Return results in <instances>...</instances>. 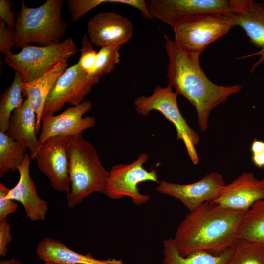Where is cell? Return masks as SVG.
I'll list each match as a JSON object with an SVG mask.
<instances>
[{
	"label": "cell",
	"mask_w": 264,
	"mask_h": 264,
	"mask_svg": "<svg viewBox=\"0 0 264 264\" xmlns=\"http://www.w3.org/2000/svg\"><path fill=\"white\" fill-rule=\"evenodd\" d=\"M246 211L206 202L190 212L179 224L173 242L182 256L198 251L219 255L234 247Z\"/></svg>",
	"instance_id": "1"
},
{
	"label": "cell",
	"mask_w": 264,
	"mask_h": 264,
	"mask_svg": "<svg viewBox=\"0 0 264 264\" xmlns=\"http://www.w3.org/2000/svg\"><path fill=\"white\" fill-rule=\"evenodd\" d=\"M164 37L168 57V83L178 95L184 97L195 107L200 130L205 131L211 111L230 96L238 93L242 86H221L213 83L201 68L200 54L187 52L167 35Z\"/></svg>",
	"instance_id": "2"
},
{
	"label": "cell",
	"mask_w": 264,
	"mask_h": 264,
	"mask_svg": "<svg viewBox=\"0 0 264 264\" xmlns=\"http://www.w3.org/2000/svg\"><path fill=\"white\" fill-rule=\"evenodd\" d=\"M63 2V0H48L38 7L31 8L22 0L13 30L14 48L31 43L47 46L61 42L68 27L61 16Z\"/></svg>",
	"instance_id": "3"
},
{
	"label": "cell",
	"mask_w": 264,
	"mask_h": 264,
	"mask_svg": "<svg viewBox=\"0 0 264 264\" xmlns=\"http://www.w3.org/2000/svg\"><path fill=\"white\" fill-rule=\"evenodd\" d=\"M69 139L70 190L67 194V202L73 208L92 193L104 194L110 172L102 164L93 144L82 134Z\"/></svg>",
	"instance_id": "4"
},
{
	"label": "cell",
	"mask_w": 264,
	"mask_h": 264,
	"mask_svg": "<svg viewBox=\"0 0 264 264\" xmlns=\"http://www.w3.org/2000/svg\"><path fill=\"white\" fill-rule=\"evenodd\" d=\"M234 16L208 13L186 18L172 27L174 41L185 51L201 55L210 44L236 26Z\"/></svg>",
	"instance_id": "5"
},
{
	"label": "cell",
	"mask_w": 264,
	"mask_h": 264,
	"mask_svg": "<svg viewBox=\"0 0 264 264\" xmlns=\"http://www.w3.org/2000/svg\"><path fill=\"white\" fill-rule=\"evenodd\" d=\"M21 48L18 53L6 54L4 62L21 74L24 83L41 76L78 51L72 37L47 46L26 44Z\"/></svg>",
	"instance_id": "6"
},
{
	"label": "cell",
	"mask_w": 264,
	"mask_h": 264,
	"mask_svg": "<svg viewBox=\"0 0 264 264\" xmlns=\"http://www.w3.org/2000/svg\"><path fill=\"white\" fill-rule=\"evenodd\" d=\"M252 0H147L151 18L172 28L179 22L193 16L208 13L237 14L245 12Z\"/></svg>",
	"instance_id": "7"
},
{
	"label": "cell",
	"mask_w": 264,
	"mask_h": 264,
	"mask_svg": "<svg viewBox=\"0 0 264 264\" xmlns=\"http://www.w3.org/2000/svg\"><path fill=\"white\" fill-rule=\"evenodd\" d=\"M177 95L173 91L170 84L165 88L157 85L152 94L149 96L142 95L134 100L135 110L143 116H148L153 110L160 112L174 125L177 139L183 141L191 161L197 165L199 163V158L195 146L199 142L200 138L181 114L178 106Z\"/></svg>",
	"instance_id": "8"
},
{
	"label": "cell",
	"mask_w": 264,
	"mask_h": 264,
	"mask_svg": "<svg viewBox=\"0 0 264 264\" xmlns=\"http://www.w3.org/2000/svg\"><path fill=\"white\" fill-rule=\"evenodd\" d=\"M148 159V155L142 153L131 163L114 165L110 171L104 194L113 200L129 197L136 205L147 202L150 197L140 193L138 184L145 181L160 182L155 169L148 171L144 168V164Z\"/></svg>",
	"instance_id": "9"
},
{
	"label": "cell",
	"mask_w": 264,
	"mask_h": 264,
	"mask_svg": "<svg viewBox=\"0 0 264 264\" xmlns=\"http://www.w3.org/2000/svg\"><path fill=\"white\" fill-rule=\"evenodd\" d=\"M99 79L86 72L77 62L58 78L46 99L43 115H54L66 103L72 106L81 104Z\"/></svg>",
	"instance_id": "10"
},
{
	"label": "cell",
	"mask_w": 264,
	"mask_h": 264,
	"mask_svg": "<svg viewBox=\"0 0 264 264\" xmlns=\"http://www.w3.org/2000/svg\"><path fill=\"white\" fill-rule=\"evenodd\" d=\"M69 148V137H52L40 145L34 158L38 168L48 177L52 186L66 194L70 190Z\"/></svg>",
	"instance_id": "11"
},
{
	"label": "cell",
	"mask_w": 264,
	"mask_h": 264,
	"mask_svg": "<svg viewBox=\"0 0 264 264\" xmlns=\"http://www.w3.org/2000/svg\"><path fill=\"white\" fill-rule=\"evenodd\" d=\"M225 185L222 175L214 172L197 182L187 184L163 180L158 183L156 190L178 199L192 212L205 203L215 201Z\"/></svg>",
	"instance_id": "12"
},
{
	"label": "cell",
	"mask_w": 264,
	"mask_h": 264,
	"mask_svg": "<svg viewBox=\"0 0 264 264\" xmlns=\"http://www.w3.org/2000/svg\"><path fill=\"white\" fill-rule=\"evenodd\" d=\"M92 107L91 101L85 100L79 105L67 108L57 115H43L39 141L40 145L49 138L56 136H76L82 132L92 128L96 119L83 116Z\"/></svg>",
	"instance_id": "13"
},
{
	"label": "cell",
	"mask_w": 264,
	"mask_h": 264,
	"mask_svg": "<svg viewBox=\"0 0 264 264\" xmlns=\"http://www.w3.org/2000/svg\"><path fill=\"white\" fill-rule=\"evenodd\" d=\"M133 31L131 21L115 12L98 13L87 23V32L90 42L101 48L112 44L122 45L130 40Z\"/></svg>",
	"instance_id": "14"
},
{
	"label": "cell",
	"mask_w": 264,
	"mask_h": 264,
	"mask_svg": "<svg viewBox=\"0 0 264 264\" xmlns=\"http://www.w3.org/2000/svg\"><path fill=\"white\" fill-rule=\"evenodd\" d=\"M264 198V178L257 179L252 172H242L225 185L214 202L235 210L247 211L256 202Z\"/></svg>",
	"instance_id": "15"
},
{
	"label": "cell",
	"mask_w": 264,
	"mask_h": 264,
	"mask_svg": "<svg viewBox=\"0 0 264 264\" xmlns=\"http://www.w3.org/2000/svg\"><path fill=\"white\" fill-rule=\"evenodd\" d=\"M31 159L30 154L26 153L22 163L18 167L19 181L9 190L7 197L20 202L24 208L27 217L31 220H43L48 211V203L37 194L29 172Z\"/></svg>",
	"instance_id": "16"
},
{
	"label": "cell",
	"mask_w": 264,
	"mask_h": 264,
	"mask_svg": "<svg viewBox=\"0 0 264 264\" xmlns=\"http://www.w3.org/2000/svg\"><path fill=\"white\" fill-rule=\"evenodd\" d=\"M36 254L44 262H50L55 264H124L121 259L99 260L90 253L84 255L77 253L61 241L49 237L43 239L38 243Z\"/></svg>",
	"instance_id": "17"
},
{
	"label": "cell",
	"mask_w": 264,
	"mask_h": 264,
	"mask_svg": "<svg viewBox=\"0 0 264 264\" xmlns=\"http://www.w3.org/2000/svg\"><path fill=\"white\" fill-rule=\"evenodd\" d=\"M36 113L26 99L12 113L6 132L10 138L22 143L29 150L32 159H34L40 146L36 136Z\"/></svg>",
	"instance_id": "18"
},
{
	"label": "cell",
	"mask_w": 264,
	"mask_h": 264,
	"mask_svg": "<svg viewBox=\"0 0 264 264\" xmlns=\"http://www.w3.org/2000/svg\"><path fill=\"white\" fill-rule=\"evenodd\" d=\"M236 26L242 29L259 51L240 57L245 59L259 56L258 60L253 64L250 72L252 73L262 63L264 62V4L252 0L248 9L244 13L235 14Z\"/></svg>",
	"instance_id": "19"
},
{
	"label": "cell",
	"mask_w": 264,
	"mask_h": 264,
	"mask_svg": "<svg viewBox=\"0 0 264 264\" xmlns=\"http://www.w3.org/2000/svg\"><path fill=\"white\" fill-rule=\"evenodd\" d=\"M67 60H62L51 70L33 81L22 83L23 93L36 115L37 133L41 129V119L47 97L57 80L68 68Z\"/></svg>",
	"instance_id": "20"
},
{
	"label": "cell",
	"mask_w": 264,
	"mask_h": 264,
	"mask_svg": "<svg viewBox=\"0 0 264 264\" xmlns=\"http://www.w3.org/2000/svg\"><path fill=\"white\" fill-rule=\"evenodd\" d=\"M163 246L164 264H227L234 250L233 247L219 255L198 251L184 257L174 245L172 238L164 240Z\"/></svg>",
	"instance_id": "21"
},
{
	"label": "cell",
	"mask_w": 264,
	"mask_h": 264,
	"mask_svg": "<svg viewBox=\"0 0 264 264\" xmlns=\"http://www.w3.org/2000/svg\"><path fill=\"white\" fill-rule=\"evenodd\" d=\"M239 239L264 243V198L255 202L243 219Z\"/></svg>",
	"instance_id": "22"
},
{
	"label": "cell",
	"mask_w": 264,
	"mask_h": 264,
	"mask_svg": "<svg viewBox=\"0 0 264 264\" xmlns=\"http://www.w3.org/2000/svg\"><path fill=\"white\" fill-rule=\"evenodd\" d=\"M23 80L21 74L15 71L11 85L4 90L0 98V132L6 133L9 119L13 111L23 103L22 93Z\"/></svg>",
	"instance_id": "23"
},
{
	"label": "cell",
	"mask_w": 264,
	"mask_h": 264,
	"mask_svg": "<svg viewBox=\"0 0 264 264\" xmlns=\"http://www.w3.org/2000/svg\"><path fill=\"white\" fill-rule=\"evenodd\" d=\"M27 148L0 132V177L10 171L17 170L22 163Z\"/></svg>",
	"instance_id": "24"
},
{
	"label": "cell",
	"mask_w": 264,
	"mask_h": 264,
	"mask_svg": "<svg viewBox=\"0 0 264 264\" xmlns=\"http://www.w3.org/2000/svg\"><path fill=\"white\" fill-rule=\"evenodd\" d=\"M227 264H264V243L239 239Z\"/></svg>",
	"instance_id": "25"
},
{
	"label": "cell",
	"mask_w": 264,
	"mask_h": 264,
	"mask_svg": "<svg viewBox=\"0 0 264 264\" xmlns=\"http://www.w3.org/2000/svg\"><path fill=\"white\" fill-rule=\"evenodd\" d=\"M104 3L125 4L136 8L140 11L145 7L143 0H68L66 2L73 22H78L88 12Z\"/></svg>",
	"instance_id": "26"
},
{
	"label": "cell",
	"mask_w": 264,
	"mask_h": 264,
	"mask_svg": "<svg viewBox=\"0 0 264 264\" xmlns=\"http://www.w3.org/2000/svg\"><path fill=\"white\" fill-rule=\"evenodd\" d=\"M121 45L112 44L101 48L98 52L96 63L90 76L97 79L113 71L120 61Z\"/></svg>",
	"instance_id": "27"
},
{
	"label": "cell",
	"mask_w": 264,
	"mask_h": 264,
	"mask_svg": "<svg viewBox=\"0 0 264 264\" xmlns=\"http://www.w3.org/2000/svg\"><path fill=\"white\" fill-rule=\"evenodd\" d=\"M81 43L82 47L78 63L82 69L90 75L94 68L98 52L94 50L92 44L86 35L82 37Z\"/></svg>",
	"instance_id": "28"
},
{
	"label": "cell",
	"mask_w": 264,
	"mask_h": 264,
	"mask_svg": "<svg viewBox=\"0 0 264 264\" xmlns=\"http://www.w3.org/2000/svg\"><path fill=\"white\" fill-rule=\"evenodd\" d=\"M10 189L0 183V221L7 219L8 215L14 213L18 205L7 197Z\"/></svg>",
	"instance_id": "29"
},
{
	"label": "cell",
	"mask_w": 264,
	"mask_h": 264,
	"mask_svg": "<svg viewBox=\"0 0 264 264\" xmlns=\"http://www.w3.org/2000/svg\"><path fill=\"white\" fill-rule=\"evenodd\" d=\"M13 30L7 27L5 23L0 20V52L7 54L14 48Z\"/></svg>",
	"instance_id": "30"
},
{
	"label": "cell",
	"mask_w": 264,
	"mask_h": 264,
	"mask_svg": "<svg viewBox=\"0 0 264 264\" xmlns=\"http://www.w3.org/2000/svg\"><path fill=\"white\" fill-rule=\"evenodd\" d=\"M14 2L9 0H0V20L3 21L8 28L13 30L16 23V17L11 8Z\"/></svg>",
	"instance_id": "31"
},
{
	"label": "cell",
	"mask_w": 264,
	"mask_h": 264,
	"mask_svg": "<svg viewBox=\"0 0 264 264\" xmlns=\"http://www.w3.org/2000/svg\"><path fill=\"white\" fill-rule=\"evenodd\" d=\"M7 219L0 221V255L1 256H5L7 254V246L12 240L11 227L7 221Z\"/></svg>",
	"instance_id": "32"
},
{
	"label": "cell",
	"mask_w": 264,
	"mask_h": 264,
	"mask_svg": "<svg viewBox=\"0 0 264 264\" xmlns=\"http://www.w3.org/2000/svg\"><path fill=\"white\" fill-rule=\"evenodd\" d=\"M252 161L257 167H264V141L255 138L251 145Z\"/></svg>",
	"instance_id": "33"
},
{
	"label": "cell",
	"mask_w": 264,
	"mask_h": 264,
	"mask_svg": "<svg viewBox=\"0 0 264 264\" xmlns=\"http://www.w3.org/2000/svg\"><path fill=\"white\" fill-rule=\"evenodd\" d=\"M10 264H24L21 261L15 259H11Z\"/></svg>",
	"instance_id": "34"
},
{
	"label": "cell",
	"mask_w": 264,
	"mask_h": 264,
	"mask_svg": "<svg viewBox=\"0 0 264 264\" xmlns=\"http://www.w3.org/2000/svg\"><path fill=\"white\" fill-rule=\"evenodd\" d=\"M10 260H3L0 261V264H10Z\"/></svg>",
	"instance_id": "35"
},
{
	"label": "cell",
	"mask_w": 264,
	"mask_h": 264,
	"mask_svg": "<svg viewBox=\"0 0 264 264\" xmlns=\"http://www.w3.org/2000/svg\"><path fill=\"white\" fill-rule=\"evenodd\" d=\"M45 264H55L54 263H51V262H44Z\"/></svg>",
	"instance_id": "36"
},
{
	"label": "cell",
	"mask_w": 264,
	"mask_h": 264,
	"mask_svg": "<svg viewBox=\"0 0 264 264\" xmlns=\"http://www.w3.org/2000/svg\"><path fill=\"white\" fill-rule=\"evenodd\" d=\"M262 2H263L264 4V0H261Z\"/></svg>",
	"instance_id": "37"
}]
</instances>
